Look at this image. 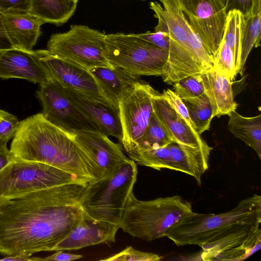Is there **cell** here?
<instances>
[{
	"label": "cell",
	"mask_w": 261,
	"mask_h": 261,
	"mask_svg": "<svg viewBox=\"0 0 261 261\" xmlns=\"http://www.w3.org/2000/svg\"><path fill=\"white\" fill-rule=\"evenodd\" d=\"M255 0H226L225 11L236 10L240 12L244 18L249 16L252 11Z\"/></svg>",
	"instance_id": "cell-35"
},
{
	"label": "cell",
	"mask_w": 261,
	"mask_h": 261,
	"mask_svg": "<svg viewBox=\"0 0 261 261\" xmlns=\"http://www.w3.org/2000/svg\"><path fill=\"white\" fill-rule=\"evenodd\" d=\"M161 94L172 108L185 119L189 125L195 130L194 125L190 119L185 105L174 91L170 89H167L164 90Z\"/></svg>",
	"instance_id": "cell-34"
},
{
	"label": "cell",
	"mask_w": 261,
	"mask_h": 261,
	"mask_svg": "<svg viewBox=\"0 0 261 261\" xmlns=\"http://www.w3.org/2000/svg\"><path fill=\"white\" fill-rule=\"evenodd\" d=\"M86 185L56 186L1 205L0 254L31 256L52 251L82 217L79 201Z\"/></svg>",
	"instance_id": "cell-1"
},
{
	"label": "cell",
	"mask_w": 261,
	"mask_h": 261,
	"mask_svg": "<svg viewBox=\"0 0 261 261\" xmlns=\"http://www.w3.org/2000/svg\"><path fill=\"white\" fill-rule=\"evenodd\" d=\"M11 47L6 34L0 14V55L1 49Z\"/></svg>",
	"instance_id": "cell-39"
},
{
	"label": "cell",
	"mask_w": 261,
	"mask_h": 261,
	"mask_svg": "<svg viewBox=\"0 0 261 261\" xmlns=\"http://www.w3.org/2000/svg\"><path fill=\"white\" fill-rule=\"evenodd\" d=\"M168 147L172 170L192 176L200 186L201 176L208 168L212 150L180 145L175 142Z\"/></svg>",
	"instance_id": "cell-20"
},
{
	"label": "cell",
	"mask_w": 261,
	"mask_h": 261,
	"mask_svg": "<svg viewBox=\"0 0 261 261\" xmlns=\"http://www.w3.org/2000/svg\"><path fill=\"white\" fill-rule=\"evenodd\" d=\"M158 93L148 84L139 81L119 100L120 142L126 153L132 151L143 137L153 113L152 98Z\"/></svg>",
	"instance_id": "cell-9"
},
{
	"label": "cell",
	"mask_w": 261,
	"mask_h": 261,
	"mask_svg": "<svg viewBox=\"0 0 261 261\" xmlns=\"http://www.w3.org/2000/svg\"><path fill=\"white\" fill-rule=\"evenodd\" d=\"M162 257L159 255L148 252H143L135 249L132 246H128L124 249L103 261H159Z\"/></svg>",
	"instance_id": "cell-32"
},
{
	"label": "cell",
	"mask_w": 261,
	"mask_h": 261,
	"mask_svg": "<svg viewBox=\"0 0 261 261\" xmlns=\"http://www.w3.org/2000/svg\"><path fill=\"white\" fill-rule=\"evenodd\" d=\"M193 122L195 130L201 135L210 128L212 119V110L208 98L203 94L182 99Z\"/></svg>",
	"instance_id": "cell-26"
},
{
	"label": "cell",
	"mask_w": 261,
	"mask_h": 261,
	"mask_svg": "<svg viewBox=\"0 0 261 261\" xmlns=\"http://www.w3.org/2000/svg\"><path fill=\"white\" fill-rule=\"evenodd\" d=\"M48 121L42 113L20 121L10 146L14 158L47 164L88 183L102 177L73 135Z\"/></svg>",
	"instance_id": "cell-3"
},
{
	"label": "cell",
	"mask_w": 261,
	"mask_h": 261,
	"mask_svg": "<svg viewBox=\"0 0 261 261\" xmlns=\"http://www.w3.org/2000/svg\"><path fill=\"white\" fill-rule=\"evenodd\" d=\"M127 154L137 165L158 170L162 169L172 170L168 146L156 149L135 150Z\"/></svg>",
	"instance_id": "cell-28"
},
{
	"label": "cell",
	"mask_w": 261,
	"mask_h": 261,
	"mask_svg": "<svg viewBox=\"0 0 261 261\" xmlns=\"http://www.w3.org/2000/svg\"><path fill=\"white\" fill-rule=\"evenodd\" d=\"M199 76L211 105L213 118L228 115L236 110L238 105L234 98L232 82L213 69L202 72Z\"/></svg>",
	"instance_id": "cell-19"
},
{
	"label": "cell",
	"mask_w": 261,
	"mask_h": 261,
	"mask_svg": "<svg viewBox=\"0 0 261 261\" xmlns=\"http://www.w3.org/2000/svg\"><path fill=\"white\" fill-rule=\"evenodd\" d=\"M173 142L165 126L153 112L143 137L132 151L164 147Z\"/></svg>",
	"instance_id": "cell-27"
},
{
	"label": "cell",
	"mask_w": 261,
	"mask_h": 261,
	"mask_svg": "<svg viewBox=\"0 0 261 261\" xmlns=\"http://www.w3.org/2000/svg\"><path fill=\"white\" fill-rule=\"evenodd\" d=\"M3 27L11 47L33 50L44 23L29 11H0Z\"/></svg>",
	"instance_id": "cell-16"
},
{
	"label": "cell",
	"mask_w": 261,
	"mask_h": 261,
	"mask_svg": "<svg viewBox=\"0 0 261 261\" xmlns=\"http://www.w3.org/2000/svg\"><path fill=\"white\" fill-rule=\"evenodd\" d=\"M1 114H0V121H1Z\"/></svg>",
	"instance_id": "cell-42"
},
{
	"label": "cell",
	"mask_w": 261,
	"mask_h": 261,
	"mask_svg": "<svg viewBox=\"0 0 261 261\" xmlns=\"http://www.w3.org/2000/svg\"><path fill=\"white\" fill-rule=\"evenodd\" d=\"M76 143L99 170L102 177L114 172L128 161L122 146L98 131L84 130L73 135Z\"/></svg>",
	"instance_id": "cell-13"
},
{
	"label": "cell",
	"mask_w": 261,
	"mask_h": 261,
	"mask_svg": "<svg viewBox=\"0 0 261 261\" xmlns=\"http://www.w3.org/2000/svg\"><path fill=\"white\" fill-rule=\"evenodd\" d=\"M153 112L174 142L184 145L212 150L200 135L158 93L152 98Z\"/></svg>",
	"instance_id": "cell-17"
},
{
	"label": "cell",
	"mask_w": 261,
	"mask_h": 261,
	"mask_svg": "<svg viewBox=\"0 0 261 261\" xmlns=\"http://www.w3.org/2000/svg\"><path fill=\"white\" fill-rule=\"evenodd\" d=\"M244 27L245 18L240 12L233 10L227 14L222 41L232 53L238 74L240 70Z\"/></svg>",
	"instance_id": "cell-25"
},
{
	"label": "cell",
	"mask_w": 261,
	"mask_h": 261,
	"mask_svg": "<svg viewBox=\"0 0 261 261\" xmlns=\"http://www.w3.org/2000/svg\"><path fill=\"white\" fill-rule=\"evenodd\" d=\"M105 41V56L111 65L138 77L165 73L168 52L136 34H111Z\"/></svg>",
	"instance_id": "cell-6"
},
{
	"label": "cell",
	"mask_w": 261,
	"mask_h": 261,
	"mask_svg": "<svg viewBox=\"0 0 261 261\" xmlns=\"http://www.w3.org/2000/svg\"><path fill=\"white\" fill-rule=\"evenodd\" d=\"M188 43L202 72L213 69V61L201 39L192 27L188 37Z\"/></svg>",
	"instance_id": "cell-30"
},
{
	"label": "cell",
	"mask_w": 261,
	"mask_h": 261,
	"mask_svg": "<svg viewBox=\"0 0 261 261\" xmlns=\"http://www.w3.org/2000/svg\"><path fill=\"white\" fill-rule=\"evenodd\" d=\"M70 183H88L43 163L14 159L0 171V206L31 193Z\"/></svg>",
	"instance_id": "cell-7"
},
{
	"label": "cell",
	"mask_w": 261,
	"mask_h": 261,
	"mask_svg": "<svg viewBox=\"0 0 261 261\" xmlns=\"http://www.w3.org/2000/svg\"><path fill=\"white\" fill-rule=\"evenodd\" d=\"M137 174V164L129 159L109 175L88 182L79 201L82 212L94 219L119 226Z\"/></svg>",
	"instance_id": "cell-5"
},
{
	"label": "cell",
	"mask_w": 261,
	"mask_h": 261,
	"mask_svg": "<svg viewBox=\"0 0 261 261\" xmlns=\"http://www.w3.org/2000/svg\"><path fill=\"white\" fill-rule=\"evenodd\" d=\"M54 254L48 256L44 258H42L41 260L46 261H70L78 259L83 257V255L66 253L63 250H58Z\"/></svg>",
	"instance_id": "cell-37"
},
{
	"label": "cell",
	"mask_w": 261,
	"mask_h": 261,
	"mask_svg": "<svg viewBox=\"0 0 261 261\" xmlns=\"http://www.w3.org/2000/svg\"><path fill=\"white\" fill-rule=\"evenodd\" d=\"M89 70L117 107L118 102L122 96L139 81L138 77L113 66L97 67Z\"/></svg>",
	"instance_id": "cell-21"
},
{
	"label": "cell",
	"mask_w": 261,
	"mask_h": 261,
	"mask_svg": "<svg viewBox=\"0 0 261 261\" xmlns=\"http://www.w3.org/2000/svg\"><path fill=\"white\" fill-rule=\"evenodd\" d=\"M141 1H145V0H141Z\"/></svg>",
	"instance_id": "cell-43"
},
{
	"label": "cell",
	"mask_w": 261,
	"mask_h": 261,
	"mask_svg": "<svg viewBox=\"0 0 261 261\" xmlns=\"http://www.w3.org/2000/svg\"><path fill=\"white\" fill-rule=\"evenodd\" d=\"M182 12L214 61L222 41L227 14L221 0H179Z\"/></svg>",
	"instance_id": "cell-11"
},
{
	"label": "cell",
	"mask_w": 261,
	"mask_h": 261,
	"mask_svg": "<svg viewBox=\"0 0 261 261\" xmlns=\"http://www.w3.org/2000/svg\"><path fill=\"white\" fill-rule=\"evenodd\" d=\"M82 213L79 223L52 251L75 250L100 243L115 242L118 225L94 219Z\"/></svg>",
	"instance_id": "cell-15"
},
{
	"label": "cell",
	"mask_w": 261,
	"mask_h": 261,
	"mask_svg": "<svg viewBox=\"0 0 261 261\" xmlns=\"http://www.w3.org/2000/svg\"><path fill=\"white\" fill-rule=\"evenodd\" d=\"M228 115L229 132L252 148L261 159V115L245 117L234 110Z\"/></svg>",
	"instance_id": "cell-22"
},
{
	"label": "cell",
	"mask_w": 261,
	"mask_h": 261,
	"mask_svg": "<svg viewBox=\"0 0 261 261\" xmlns=\"http://www.w3.org/2000/svg\"><path fill=\"white\" fill-rule=\"evenodd\" d=\"M225 4L226 0H221Z\"/></svg>",
	"instance_id": "cell-41"
},
{
	"label": "cell",
	"mask_w": 261,
	"mask_h": 261,
	"mask_svg": "<svg viewBox=\"0 0 261 261\" xmlns=\"http://www.w3.org/2000/svg\"><path fill=\"white\" fill-rule=\"evenodd\" d=\"M261 34V0H255L250 14L245 18V27L239 74L243 75L248 57L253 47L260 46Z\"/></svg>",
	"instance_id": "cell-24"
},
{
	"label": "cell",
	"mask_w": 261,
	"mask_h": 261,
	"mask_svg": "<svg viewBox=\"0 0 261 261\" xmlns=\"http://www.w3.org/2000/svg\"><path fill=\"white\" fill-rule=\"evenodd\" d=\"M30 0H0V11L20 10L29 11Z\"/></svg>",
	"instance_id": "cell-36"
},
{
	"label": "cell",
	"mask_w": 261,
	"mask_h": 261,
	"mask_svg": "<svg viewBox=\"0 0 261 261\" xmlns=\"http://www.w3.org/2000/svg\"><path fill=\"white\" fill-rule=\"evenodd\" d=\"M79 1V0H78Z\"/></svg>",
	"instance_id": "cell-44"
},
{
	"label": "cell",
	"mask_w": 261,
	"mask_h": 261,
	"mask_svg": "<svg viewBox=\"0 0 261 261\" xmlns=\"http://www.w3.org/2000/svg\"><path fill=\"white\" fill-rule=\"evenodd\" d=\"M14 158L7 145H0V171Z\"/></svg>",
	"instance_id": "cell-38"
},
{
	"label": "cell",
	"mask_w": 261,
	"mask_h": 261,
	"mask_svg": "<svg viewBox=\"0 0 261 261\" xmlns=\"http://www.w3.org/2000/svg\"><path fill=\"white\" fill-rule=\"evenodd\" d=\"M62 87L71 102L97 125L102 133L116 138L121 142L122 134L117 109L75 90Z\"/></svg>",
	"instance_id": "cell-18"
},
{
	"label": "cell",
	"mask_w": 261,
	"mask_h": 261,
	"mask_svg": "<svg viewBox=\"0 0 261 261\" xmlns=\"http://www.w3.org/2000/svg\"><path fill=\"white\" fill-rule=\"evenodd\" d=\"M37 97L41 102L45 119L66 132L73 134L84 130L101 132L71 102L62 86L54 79L40 85Z\"/></svg>",
	"instance_id": "cell-10"
},
{
	"label": "cell",
	"mask_w": 261,
	"mask_h": 261,
	"mask_svg": "<svg viewBox=\"0 0 261 261\" xmlns=\"http://www.w3.org/2000/svg\"><path fill=\"white\" fill-rule=\"evenodd\" d=\"M106 35L87 25H71L67 32L50 36L47 50L88 70L111 67L105 56Z\"/></svg>",
	"instance_id": "cell-8"
},
{
	"label": "cell",
	"mask_w": 261,
	"mask_h": 261,
	"mask_svg": "<svg viewBox=\"0 0 261 261\" xmlns=\"http://www.w3.org/2000/svg\"><path fill=\"white\" fill-rule=\"evenodd\" d=\"M213 69L232 83L238 75L232 53L222 41L215 56Z\"/></svg>",
	"instance_id": "cell-29"
},
{
	"label": "cell",
	"mask_w": 261,
	"mask_h": 261,
	"mask_svg": "<svg viewBox=\"0 0 261 261\" xmlns=\"http://www.w3.org/2000/svg\"><path fill=\"white\" fill-rule=\"evenodd\" d=\"M0 145H7L13 137L20 121L16 116L0 110Z\"/></svg>",
	"instance_id": "cell-33"
},
{
	"label": "cell",
	"mask_w": 261,
	"mask_h": 261,
	"mask_svg": "<svg viewBox=\"0 0 261 261\" xmlns=\"http://www.w3.org/2000/svg\"><path fill=\"white\" fill-rule=\"evenodd\" d=\"M261 196L253 194L231 210L220 214L191 212L167 232L177 246L197 245L203 260L218 253L254 243L261 238Z\"/></svg>",
	"instance_id": "cell-2"
},
{
	"label": "cell",
	"mask_w": 261,
	"mask_h": 261,
	"mask_svg": "<svg viewBox=\"0 0 261 261\" xmlns=\"http://www.w3.org/2000/svg\"><path fill=\"white\" fill-rule=\"evenodd\" d=\"M31 256L22 255H7L5 257L1 259L0 260L11 261H29V260H41L42 258L39 257H32Z\"/></svg>",
	"instance_id": "cell-40"
},
{
	"label": "cell",
	"mask_w": 261,
	"mask_h": 261,
	"mask_svg": "<svg viewBox=\"0 0 261 261\" xmlns=\"http://www.w3.org/2000/svg\"><path fill=\"white\" fill-rule=\"evenodd\" d=\"M0 78L22 79L40 85L53 79L37 50L11 47L1 49Z\"/></svg>",
	"instance_id": "cell-14"
},
{
	"label": "cell",
	"mask_w": 261,
	"mask_h": 261,
	"mask_svg": "<svg viewBox=\"0 0 261 261\" xmlns=\"http://www.w3.org/2000/svg\"><path fill=\"white\" fill-rule=\"evenodd\" d=\"M192 211L191 203L179 195L141 200L132 192L119 228L134 237L152 241L165 237L172 226Z\"/></svg>",
	"instance_id": "cell-4"
},
{
	"label": "cell",
	"mask_w": 261,
	"mask_h": 261,
	"mask_svg": "<svg viewBox=\"0 0 261 261\" xmlns=\"http://www.w3.org/2000/svg\"><path fill=\"white\" fill-rule=\"evenodd\" d=\"M29 12L44 23L61 25L73 15L78 0H30Z\"/></svg>",
	"instance_id": "cell-23"
},
{
	"label": "cell",
	"mask_w": 261,
	"mask_h": 261,
	"mask_svg": "<svg viewBox=\"0 0 261 261\" xmlns=\"http://www.w3.org/2000/svg\"><path fill=\"white\" fill-rule=\"evenodd\" d=\"M199 74L190 75L173 83L174 92L179 98L195 97L204 93Z\"/></svg>",
	"instance_id": "cell-31"
},
{
	"label": "cell",
	"mask_w": 261,
	"mask_h": 261,
	"mask_svg": "<svg viewBox=\"0 0 261 261\" xmlns=\"http://www.w3.org/2000/svg\"><path fill=\"white\" fill-rule=\"evenodd\" d=\"M37 51L53 79L62 87L78 91L118 109L88 69L54 55L47 49Z\"/></svg>",
	"instance_id": "cell-12"
}]
</instances>
